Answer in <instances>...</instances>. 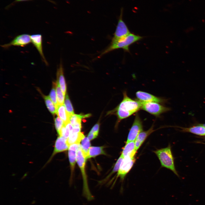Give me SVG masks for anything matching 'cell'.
<instances>
[{
	"label": "cell",
	"mask_w": 205,
	"mask_h": 205,
	"mask_svg": "<svg viewBox=\"0 0 205 205\" xmlns=\"http://www.w3.org/2000/svg\"><path fill=\"white\" fill-rule=\"evenodd\" d=\"M122 100L114 110L118 118V121L126 118L141 109V101L133 100L127 95L126 91L123 93Z\"/></svg>",
	"instance_id": "6da1fadb"
},
{
	"label": "cell",
	"mask_w": 205,
	"mask_h": 205,
	"mask_svg": "<svg viewBox=\"0 0 205 205\" xmlns=\"http://www.w3.org/2000/svg\"><path fill=\"white\" fill-rule=\"evenodd\" d=\"M143 37L130 33L126 37L118 40L112 41L110 45L99 55L100 57L111 51L118 49H122L125 52H129L130 46L141 40Z\"/></svg>",
	"instance_id": "7a4b0ae2"
},
{
	"label": "cell",
	"mask_w": 205,
	"mask_h": 205,
	"mask_svg": "<svg viewBox=\"0 0 205 205\" xmlns=\"http://www.w3.org/2000/svg\"><path fill=\"white\" fill-rule=\"evenodd\" d=\"M153 152L158 157L162 167L171 170L177 177H179L175 167L174 159L170 144L167 147L157 149Z\"/></svg>",
	"instance_id": "3957f363"
},
{
	"label": "cell",
	"mask_w": 205,
	"mask_h": 205,
	"mask_svg": "<svg viewBox=\"0 0 205 205\" xmlns=\"http://www.w3.org/2000/svg\"><path fill=\"white\" fill-rule=\"evenodd\" d=\"M86 160L80 144L77 151L76 161L81 170L83 177V195L87 200H91L93 199L94 197L90 192L88 186L87 177L85 171Z\"/></svg>",
	"instance_id": "277c9868"
},
{
	"label": "cell",
	"mask_w": 205,
	"mask_h": 205,
	"mask_svg": "<svg viewBox=\"0 0 205 205\" xmlns=\"http://www.w3.org/2000/svg\"><path fill=\"white\" fill-rule=\"evenodd\" d=\"M141 102L142 106L141 109L155 116H159L162 114L170 110V108L161 105L159 103L154 102Z\"/></svg>",
	"instance_id": "5b68a950"
},
{
	"label": "cell",
	"mask_w": 205,
	"mask_h": 205,
	"mask_svg": "<svg viewBox=\"0 0 205 205\" xmlns=\"http://www.w3.org/2000/svg\"><path fill=\"white\" fill-rule=\"evenodd\" d=\"M123 10L122 7L120 9L118 23L112 41H115L123 38L131 33L127 26L123 20Z\"/></svg>",
	"instance_id": "8992f818"
},
{
	"label": "cell",
	"mask_w": 205,
	"mask_h": 205,
	"mask_svg": "<svg viewBox=\"0 0 205 205\" xmlns=\"http://www.w3.org/2000/svg\"><path fill=\"white\" fill-rule=\"evenodd\" d=\"M143 129L142 122L138 114L137 113L130 130L126 143L135 141L139 134L143 131Z\"/></svg>",
	"instance_id": "52a82bcc"
},
{
	"label": "cell",
	"mask_w": 205,
	"mask_h": 205,
	"mask_svg": "<svg viewBox=\"0 0 205 205\" xmlns=\"http://www.w3.org/2000/svg\"><path fill=\"white\" fill-rule=\"evenodd\" d=\"M135 157L127 156L123 158L118 171L117 177L123 181L132 168L135 161Z\"/></svg>",
	"instance_id": "ba28073f"
},
{
	"label": "cell",
	"mask_w": 205,
	"mask_h": 205,
	"mask_svg": "<svg viewBox=\"0 0 205 205\" xmlns=\"http://www.w3.org/2000/svg\"><path fill=\"white\" fill-rule=\"evenodd\" d=\"M31 42L30 35L23 34L16 36L9 43L1 46L4 48H8L12 46L24 47Z\"/></svg>",
	"instance_id": "9c48e42d"
},
{
	"label": "cell",
	"mask_w": 205,
	"mask_h": 205,
	"mask_svg": "<svg viewBox=\"0 0 205 205\" xmlns=\"http://www.w3.org/2000/svg\"><path fill=\"white\" fill-rule=\"evenodd\" d=\"M136 95L138 100L142 102H154L163 103L166 101V100L164 99L157 97L147 93L141 91H137L136 93Z\"/></svg>",
	"instance_id": "30bf717a"
},
{
	"label": "cell",
	"mask_w": 205,
	"mask_h": 205,
	"mask_svg": "<svg viewBox=\"0 0 205 205\" xmlns=\"http://www.w3.org/2000/svg\"><path fill=\"white\" fill-rule=\"evenodd\" d=\"M69 145L67 139L63 137L59 136L56 141L54 151L48 162L56 154L68 149Z\"/></svg>",
	"instance_id": "8fae6325"
},
{
	"label": "cell",
	"mask_w": 205,
	"mask_h": 205,
	"mask_svg": "<svg viewBox=\"0 0 205 205\" xmlns=\"http://www.w3.org/2000/svg\"><path fill=\"white\" fill-rule=\"evenodd\" d=\"M80 144L74 143L69 145L68 149V157L70 164L71 175L73 171L77 159V153Z\"/></svg>",
	"instance_id": "7c38bea8"
},
{
	"label": "cell",
	"mask_w": 205,
	"mask_h": 205,
	"mask_svg": "<svg viewBox=\"0 0 205 205\" xmlns=\"http://www.w3.org/2000/svg\"><path fill=\"white\" fill-rule=\"evenodd\" d=\"M31 42L36 47L43 61L47 65L48 63L44 56L42 49V38L40 34H35L30 35Z\"/></svg>",
	"instance_id": "4fadbf2b"
},
{
	"label": "cell",
	"mask_w": 205,
	"mask_h": 205,
	"mask_svg": "<svg viewBox=\"0 0 205 205\" xmlns=\"http://www.w3.org/2000/svg\"><path fill=\"white\" fill-rule=\"evenodd\" d=\"M183 132H189L202 136H205V127L200 124L189 127L186 128L177 126Z\"/></svg>",
	"instance_id": "5bb4252c"
},
{
	"label": "cell",
	"mask_w": 205,
	"mask_h": 205,
	"mask_svg": "<svg viewBox=\"0 0 205 205\" xmlns=\"http://www.w3.org/2000/svg\"><path fill=\"white\" fill-rule=\"evenodd\" d=\"M153 125L149 129L146 131H142L138 135L136 140L135 143L136 150L137 151L140 148L147 138L154 131Z\"/></svg>",
	"instance_id": "9a60e30c"
},
{
	"label": "cell",
	"mask_w": 205,
	"mask_h": 205,
	"mask_svg": "<svg viewBox=\"0 0 205 205\" xmlns=\"http://www.w3.org/2000/svg\"><path fill=\"white\" fill-rule=\"evenodd\" d=\"M126 144L121 155L123 158L127 156L135 157L137 151L135 149V142L131 141Z\"/></svg>",
	"instance_id": "2e32d148"
},
{
	"label": "cell",
	"mask_w": 205,
	"mask_h": 205,
	"mask_svg": "<svg viewBox=\"0 0 205 205\" xmlns=\"http://www.w3.org/2000/svg\"><path fill=\"white\" fill-rule=\"evenodd\" d=\"M57 81L64 95H65L66 86L64 75L62 63H60L57 71Z\"/></svg>",
	"instance_id": "e0dca14e"
},
{
	"label": "cell",
	"mask_w": 205,
	"mask_h": 205,
	"mask_svg": "<svg viewBox=\"0 0 205 205\" xmlns=\"http://www.w3.org/2000/svg\"><path fill=\"white\" fill-rule=\"evenodd\" d=\"M56 114L63 120L64 124L69 122L70 116L67 112L64 104L58 105Z\"/></svg>",
	"instance_id": "ac0fdd59"
},
{
	"label": "cell",
	"mask_w": 205,
	"mask_h": 205,
	"mask_svg": "<svg viewBox=\"0 0 205 205\" xmlns=\"http://www.w3.org/2000/svg\"><path fill=\"white\" fill-rule=\"evenodd\" d=\"M84 137V136L82 132H70L67 140L69 145L74 143L80 144V142Z\"/></svg>",
	"instance_id": "d6986e66"
},
{
	"label": "cell",
	"mask_w": 205,
	"mask_h": 205,
	"mask_svg": "<svg viewBox=\"0 0 205 205\" xmlns=\"http://www.w3.org/2000/svg\"><path fill=\"white\" fill-rule=\"evenodd\" d=\"M103 146H91L89 149L87 159L100 155H105Z\"/></svg>",
	"instance_id": "ffe728a7"
},
{
	"label": "cell",
	"mask_w": 205,
	"mask_h": 205,
	"mask_svg": "<svg viewBox=\"0 0 205 205\" xmlns=\"http://www.w3.org/2000/svg\"><path fill=\"white\" fill-rule=\"evenodd\" d=\"M91 145L90 140L87 137H85L81 140V146L86 160L88 155L89 148L91 147Z\"/></svg>",
	"instance_id": "44dd1931"
},
{
	"label": "cell",
	"mask_w": 205,
	"mask_h": 205,
	"mask_svg": "<svg viewBox=\"0 0 205 205\" xmlns=\"http://www.w3.org/2000/svg\"><path fill=\"white\" fill-rule=\"evenodd\" d=\"M91 115V114H89L85 115L74 114L70 117L69 122L72 126H73L78 123H81L82 118L89 117Z\"/></svg>",
	"instance_id": "7402d4cb"
},
{
	"label": "cell",
	"mask_w": 205,
	"mask_h": 205,
	"mask_svg": "<svg viewBox=\"0 0 205 205\" xmlns=\"http://www.w3.org/2000/svg\"><path fill=\"white\" fill-rule=\"evenodd\" d=\"M44 98L46 106L49 111L53 115L56 114L57 108L49 97L44 95Z\"/></svg>",
	"instance_id": "603a6c76"
},
{
	"label": "cell",
	"mask_w": 205,
	"mask_h": 205,
	"mask_svg": "<svg viewBox=\"0 0 205 205\" xmlns=\"http://www.w3.org/2000/svg\"><path fill=\"white\" fill-rule=\"evenodd\" d=\"M56 82V90L58 105L63 104L65 95H64L58 83Z\"/></svg>",
	"instance_id": "cb8c5ba5"
},
{
	"label": "cell",
	"mask_w": 205,
	"mask_h": 205,
	"mask_svg": "<svg viewBox=\"0 0 205 205\" xmlns=\"http://www.w3.org/2000/svg\"><path fill=\"white\" fill-rule=\"evenodd\" d=\"M66 110L70 117L74 114V110L72 104L67 94L66 95L64 102Z\"/></svg>",
	"instance_id": "d4e9b609"
},
{
	"label": "cell",
	"mask_w": 205,
	"mask_h": 205,
	"mask_svg": "<svg viewBox=\"0 0 205 205\" xmlns=\"http://www.w3.org/2000/svg\"><path fill=\"white\" fill-rule=\"evenodd\" d=\"M56 82H53V87L49 94L50 98L56 108L58 105L56 90Z\"/></svg>",
	"instance_id": "484cf974"
},
{
	"label": "cell",
	"mask_w": 205,
	"mask_h": 205,
	"mask_svg": "<svg viewBox=\"0 0 205 205\" xmlns=\"http://www.w3.org/2000/svg\"><path fill=\"white\" fill-rule=\"evenodd\" d=\"M64 124L63 120L59 117L57 116L55 118V126L58 134Z\"/></svg>",
	"instance_id": "4316f807"
},
{
	"label": "cell",
	"mask_w": 205,
	"mask_h": 205,
	"mask_svg": "<svg viewBox=\"0 0 205 205\" xmlns=\"http://www.w3.org/2000/svg\"><path fill=\"white\" fill-rule=\"evenodd\" d=\"M123 158V157L120 155L115 164L114 168L112 171V172L110 173V175L113 173L118 171Z\"/></svg>",
	"instance_id": "83f0119b"
},
{
	"label": "cell",
	"mask_w": 205,
	"mask_h": 205,
	"mask_svg": "<svg viewBox=\"0 0 205 205\" xmlns=\"http://www.w3.org/2000/svg\"><path fill=\"white\" fill-rule=\"evenodd\" d=\"M32 0H15L13 2H12V3H11V4H10L9 5H8L5 8V9H9L12 6H13L14 5L16 4V3L20 2H23V1H32ZM47 1H48L50 2H51L53 4H56V3L54 1L51 0H46Z\"/></svg>",
	"instance_id": "f1b7e54d"
},
{
	"label": "cell",
	"mask_w": 205,
	"mask_h": 205,
	"mask_svg": "<svg viewBox=\"0 0 205 205\" xmlns=\"http://www.w3.org/2000/svg\"><path fill=\"white\" fill-rule=\"evenodd\" d=\"M99 126V123H97L93 127L89 133L98 134Z\"/></svg>",
	"instance_id": "f546056e"
},
{
	"label": "cell",
	"mask_w": 205,
	"mask_h": 205,
	"mask_svg": "<svg viewBox=\"0 0 205 205\" xmlns=\"http://www.w3.org/2000/svg\"><path fill=\"white\" fill-rule=\"evenodd\" d=\"M98 134L89 133L87 136L90 140H92L96 138L98 135Z\"/></svg>",
	"instance_id": "4dcf8cb0"
},
{
	"label": "cell",
	"mask_w": 205,
	"mask_h": 205,
	"mask_svg": "<svg viewBox=\"0 0 205 205\" xmlns=\"http://www.w3.org/2000/svg\"><path fill=\"white\" fill-rule=\"evenodd\" d=\"M201 124V125H202V126H204L205 127V124Z\"/></svg>",
	"instance_id": "1f68e13d"
}]
</instances>
